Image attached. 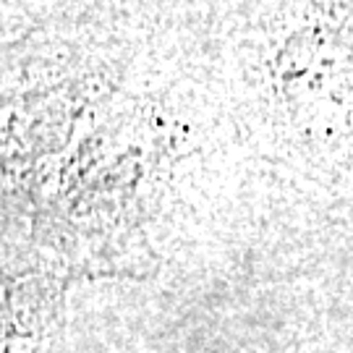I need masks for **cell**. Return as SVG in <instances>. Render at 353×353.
I'll return each mask as SVG.
<instances>
[{
  "instance_id": "1",
  "label": "cell",
  "mask_w": 353,
  "mask_h": 353,
  "mask_svg": "<svg viewBox=\"0 0 353 353\" xmlns=\"http://www.w3.org/2000/svg\"><path fill=\"white\" fill-rule=\"evenodd\" d=\"M45 76L6 89V212L29 223L19 249L74 283L139 278L154 262L147 228L176 134L92 68Z\"/></svg>"
},
{
  "instance_id": "2",
  "label": "cell",
  "mask_w": 353,
  "mask_h": 353,
  "mask_svg": "<svg viewBox=\"0 0 353 353\" xmlns=\"http://www.w3.org/2000/svg\"><path fill=\"white\" fill-rule=\"evenodd\" d=\"M3 265V353H63L65 293L74 280L16 246H6Z\"/></svg>"
}]
</instances>
